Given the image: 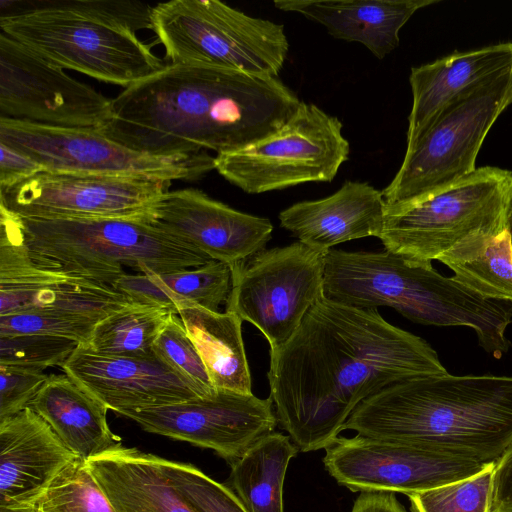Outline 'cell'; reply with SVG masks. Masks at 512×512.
<instances>
[{
  "instance_id": "74e56055",
  "label": "cell",
  "mask_w": 512,
  "mask_h": 512,
  "mask_svg": "<svg viewBox=\"0 0 512 512\" xmlns=\"http://www.w3.org/2000/svg\"><path fill=\"white\" fill-rule=\"evenodd\" d=\"M0 189L12 187L45 169L34 159L0 143Z\"/></svg>"
},
{
  "instance_id": "277c9868",
  "label": "cell",
  "mask_w": 512,
  "mask_h": 512,
  "mask_svg": "<svg viewBox=\"0 0 512 512\" xmlns=\"http://www.w3.org/2000/svg\"><path fill=\"white\" fill-rule=\"evenodd\" d=\"M153 7L130 0H74L0 17L1 33L48 63L124 89L168 63L138 37Z\"/></svg>"
},
{
  "instance_id": "f546056e",
  "label": "cell",
  "mask_w": 512,
  "mask_h": 512,
  "mask_svg": "<svg viewBox=\"0 0 512 512\" xmlns=\"http://www.w3.org/2000/svg\"><path fill=\"white\" fill-rule=\"evenodd\" d=\"M459 283L492 300L512 303V239L509 229L464 257L444 263Z\"/></svg>"
},
{
  "instance_id": "52a82bcc",
  "label": "cell",
  "mask_w": 512,
  "mask_h": 512,
  "mask_svg": "<svg viewBox=\"0 0 512 512\" xmlns=\"http://www.w3.org/2000/svg\"><path fill=\"white\" fill-rule=\"evenodd\" d=\"M512 104V64L467 89L407 145L403 162L382 191L386 204L405 202L473 173L491 127Z\"/></svg>"
},
{
  "instance_id": "83f0119b",
  "label": "cell",
  "mask_w": 512,
  "mask_h": 512,
  "mask_svg": "<svg viewBox=\"0 0 512 512\" xmlns=\"http://www.w3.org/2000/svg\"><path fill=\"white\" fill-rule=\"evenodd\" d=\"M297 451L289 436L271 432L231 464L228 487L248 512H284V479Z\"/></svg>"
},
{
  "instance_id": "cb8c5ba5",
  "label": "cell",
  "mask_w": 512,
  "mask_h": 512,
  "mask_svg": "<svg viewBox=\"0 0 512 512\" xmlns=\"http://www.w3.org/2000/svg\"><path fill=\"white\" fill-rule=\"evenodd\" d=\"M87 462L116 512H196L169 482L156 455L120 443Z\"/></svg>"
},
{
  "instance_id": "7402d4cb",
  "label": "cell",
  "mask_w": 512,
  "mask_h": 512,
  "mask_svg": "<svg viewBox=\"0 0 512 512\" xmlns=\"http://www.w3.org/2000/svg\"><path fill=\"white\" fill-rule=\"evenodd\" d=\"M438 0H278L277 9L323 25L336 39L359 42L383 59L399 44V32L419 9Z\"/></svg>"
},
{
  "instance_id": "4316f807",
  "label": "cell",
  "mask_w": 512,
  "mask_h": 512,
  "mask_svg": "<svg viewBox=\"0 0 512 512\" xmlns=\"http://www.w3.org/2000/svg\"><path fill=\"white\" fill-rule=\"evenodd\" d=\"M230 265L210 260L200 266L161 273H126L113 288L135 302L162 307L177 314V304L188 302L213 312L226 304L231 290Z\"/></svg>"
},
{
  "instance_id": "4fadbf2b",
  "label": "cell",
  "mask_w": 512,
  "mask_h": 512,
  "mask_svg": "<svg viewBox=\"0 0 512 512\" xmlns=\"http://www.w3.org/2000/svg\"><path fill=\"white\" fill-rule=\"evenodd\" d=\"M171 183L143 176L41 171L0 189V206L33 219L146 220Z\"/></svg>"
},
{
  "instance_id": "484cf974",
  "label": "cell",
  "mask_w": 512,
  "mask_h": 512,
  "mask_svg": "<svg viewBox=\"0 0 512 512\" xmlns=\"http://www.w3.org/2000/svg\"><path fill=\"white\" fill-rule=\"evenodd\" d=\"M176 308L214 388L251 394V375L241 329L243 320L233 312H213L188 302H181Z\"/></svg>"
},
{
  "instance_id": "5bb4252c",
  "label": "cell",
  "mask_w": 512,
  "mask_h": 512,
  "mask_svg": "<svg viewBox=\"0 0 512 512\" xmlns=\"http://www.w3.org/2000/svg\"><path fill=\"white\" fill-rule=\"evenodd\" d=\"M325 450L326 470L353 492L409 495L475 476L495 463L359 434L338 437Z\"/></svg>"
},
{
  "instance_id": "e575fe53",
  "label": "cell",
  "mask_w": 512,
  "mask_h": 512,
  "mask_svg": "<svg viewBox=\"0 0 512 512\" xmlns=\"http://www.w3.org/2000/svg\"><path fill=\"white\" fill-rule=\"evenodd\" d=\"M79 346L74 340L45 334L0 337V364L32 368L61 367Z\"/></svg>"
},
{
  "instance_id": "3957f363",
  "label": "cell",
  "mask_w": 512,
  "mask_h": 512,
  "mask_svg": "<svg viewBox=\"0 0 512 512\" xmlns=\"http://www.w3.org/2000/svg\"><path fill=\"white\" fill-rule=\"evenodd\" d=\"M346 429L495 462L512 443V377L447 372L395 382L363 400Z\"/></svg>"
},
{
  "instance_id": "ac0fdd59",
  "label": "cell",
  "mask_w": 512,
  "mask_h": 512,
  "mask_svg": "<svg viewBox=\"0 0 512 512\" xmlns=\"http://www.w3.org/2000/svg\"><path fill=\"white\" fill-rule=\"evenodd\" d=\"M134 303L110 285L42 269L21 245L0 236V316L41 312L103 320Z\"/></svg>"
},
{
  "instance_id": "8fae6325",
  "label": "cell",
  "mask_w": 512,
  "mask_h": 512,
  "mask_svg": "<svg viewBox=\"0 0 512 512\" xmlns=\"http://www.w3.org/2000/svg\"><path fill=\"white\" fill-rule=\"evenodd\" d=\"M231 268L225 311L252 323L274 351L324 296V254L300 241L263 249Z\"/></svg>"
},
{
  "instance_id": "9c48e42d",
  "label": "cell",
  "mask_w": 512,
  "mask_h": 512,
  "mask_svg": "<svg viewBox=\"0 0 512 512\" xmlns=\"http://www.w3.org/2000/svg\"><path fill=\"white\" fill-rule=\"evenodd\" d=\"M323 294L359 309L388 306L415 323L435 326L457 325L467 304L466 289L453 277L387 250L327 251Z\"/></svg>"
},
{
  "instance_id": "d4e9b609",
  "label": "cell",
  "mask_w": 512,
  "mask_h": 512,
  "mask_svg": "<svg viewBox=\"0 0 512 512\" xmlns=\"http://www.w3.org/2000/svg\"><path fill=\"white\" fill-rule=\"evenodd\" d=\"M28 407L82 459L88 460L121 443L107 423L109 409L66 373L50 374Z\"/></svg>"
},
{
  "instance_id": "ffe728a7",
  "label": "cell",
  "mask_w": 512,
  "mask_h": 512,
  "mask_svg": "<svg viewBox=\"0 0 512 512\" xmlns=\"http://www.w3.org/2000/svg\"><path fill=\"white\" fill-rule=\"evenodd\" d=\"M76 456L29 407L0 421V506L34 505Z\"/></svg>"
},
{
  "instance_id": "8992f818",
  "label": "cell",
  "mask_w": 512,
  "mask_h": 512,
  "mask_svg": "<svg viewBox=\"0 0 512 512\" xmlns=\"http://www.w3.org/2000/svg\"><path fill=\"white\" fill-rule=\"evenodd\" d=\"M511 208L512 172L484 166L429 194L386 204L377 238L389 252L431 263L508 230Z\"/></svg>"
},
{
  "instance_id": "b9f144b4",
  "label": "cell",
  "mask_w": 512,
  "mask_h": 512,
  "mask_svg": "<svg viewBox=\"0 0 512 512\" xmlns=\"http://www.w3.org/2000/svg\"><path fill=\"white\" fill-rule=\"evenodd\" d=\"M509 232L511 234V239H512V208H511V214H510V220H509Z\"/></svg>"
},
{
  "instance_id": "603a6c76",
  "label": "cell",
  "mask_w": 512,
  "mask_h": 512,
  "mask_svg": "<svg viewBox=\"0 0 512 512\" xmlns=\"http://www.w3.org/2000/svg\"><path fill=\"white\" fill-rule=\"evenodd\" d=\"M512 64V42L457 52L411 69L413 102L408 117L407 145L423 132L452 99Z\"/></svg>"
},
{
  "instance_id": "d6a6232c",
  "label": "cell",
  "mask_w": 512,
  "mask_h": 512,
  "mask_svg": "<svg viewBox=\"0 0 512 512\" xmlns=\"http://www.w3.org/2000/svg\"><path fill=\"white\" fill-rule=\"evenodd\" d=\"M159 464L172 486L196 512H248L236 494L192 464L159 457Z\"/></svg>"
},
{
  "instance_id": "e0dca14e",
  "label": "cell",
  "mask_w": 512,
  "mask_h": 512,
  "mask_svg": "<svg viewBox=\"0 0 512 512\" xmlns=\"http://www.w3.org/2000/svg\"><path fill=\"white\" fill-rule=\"evenodd\" d=\"M207 255L232 265L265 249L273 225L195 188L167 191L145 220Z\"/></svg>"
},
{
  "instance_id": "7c38bea8",
  "label": "cell",
  "mask_w": 512,
  "mask_h": 512,
  "mask_svg": "<svg viewBox=\"0 0 512 512\" xmlns=\"http://www.w3.org/2000/svg\"><path fill=\"white\" fill-rule=\"evenodd\" d=\"M0 143L38 162L45 171L132 175L194 181L215 169L206 151L151 155L127 147L99 130L39 124L0 117Z\"/></svg>"
},
{
  "instance_id": "9a60e30c",
  "label": "cell",
  "mask_w": 512,
  "mask_h": 512,
  "mask_svg": "<svg viewBox=\"0 0 512 512\" xmlns=\"http://www.w3.org/2000/svg\"><path fill=\"white\" fill-rule=\"evenodd\" d=\"M0 117L101 131L112 99L1 33Z\"/></svg>"
},
{
  "instance_id": "ba28073f",
  "label": "cell",
  "mask_w": 512,
  "mask_h": 512,
  "mask_svg": "<svg viewBox=\"0 0 512 512\" xmlns=\"http://www.w3.org/2000/svg\"><path fill=\"white\" fill-rule=\"evenodd\" d=\"M152 25L170 64L219 65L278 77L289 49L282 24L217 0L158 3Z\"/></svg>"
},
{
  "instance_id": "4dcf8cb0",
  "label": "cell",
  "mask_w": 512,
  "mask_h": 512,
  "mask_svg": "<svg viewBox=\"0 0 512 512\" xmlns=\"http://www.w3.org/2000/svg\"><path fill=\"white\" fill-rule=\"evenodd\" d=\"M38 512H116L87 460L76 457L34 504Z\"/></svg>"
},
{
  "instance_id": "1f68e13d",
  "label": "cell",
  "mask_w": 512,
  "mask_h": 512,
  "mask_svg": "<svg viewBox=\"0 0 512 512\" xmlns=\"http://www.w3.org/2000/svg\"><path fill=\"white\" fill-rule=\"evenodd\" d=\"M494 465L475 476L407 495L413 512H490Z\"/></svg>"
},
{
  "instance_id": "f1b7e54d",
  "label": "cell",
  "mask_w": 512,
  "mask_h": 512,
  "mask_svg": "<svg viewBox=\"0 0 512 512\" xmlns=\"http://www.w3.org/2000/svg\"><path fill=\"white\" fill-rule=\"evenodd\" d=\"M172 313L162 307L134 303L101 320L87 347L102 355L151 356L153 345Z\"/></svg>"
},
{
  "instance_id": "30bf717a",
  "label": "cell",
  "mask_w": 512,
  "mask_h": 512,
  "mask_svg": "<svg viewBox=\"0 0 512 512\" xmlns=\"http://www.w3.org/2000/svg\"><path fill=\"white\" fill-rule=\"evenodd\" d=\"M349 152L341 121L315 104L301 101L275 133L217 154L215 169L244 192L259 194L307 182H331Z\"/></svg>"
},
{
  "instance_id": "60d3db41",
  "label": "cell",
  "mask_w": 512,
  "mask_h": 512,
  "mask_svg": "<svg viewBox=\"0 0 512 512\" xmlns=\"http://www.w3.org/2000/svg\"><path fill=\"white\" fill-rule=\"evenodd\" d=\"M0 512H38L34 505L29 506H0Z\"/></svg>"
},
{
  "instance_id": "8d00e7d4",
  "label": "cell",
  "mask_w": 512,
  "mask_h": 512,
  "mask_svg": "<svg viewBox=\"0 0 512 512\" xmlns=\"http://www.w3.org/2000/svg\"><path fill=\"white\" fill-rule=\"evenodd\" d=\"M49 375L42 370L0 364V421L27 408Z\"/></svg>"
},
{
  "instance_id": "f35d334b",
  "label": "cell",
  "mask_w": 512,
  "mask_h": 512,
  "mask_svg": "<svg viewBox=\"0 0 512 512\" xmlns=\"http://www.w3.org/2000/svg\"><path fill=\"white\" fill-rule=\"evenodd\" d=\"M490 512H512V443L495 461Z\"/></svg>"
},
{
  "instance_id": "6da1fadb",
  "label": "cell",
  "mask_w": 512,
  "mask_h": 512,
  "mask_svg": "<svg viewBox=\"0 0 512 512\" xmlns=\"http://www.w3.org/2000/svg\"><path fill=\"white\" fill-rule=\"evenodd\" d=\"M422 338L388 323L377 309L322 297L289 340L270 351L276 417L301 452L326 449L354 409L386 386L445 374Z\"/></svg>"
},
{
  "instance_id": "5b68a950",
  "label": "cell",
  "mask_w": 512,
  "mask_h": 512,
  "mask_svg": "<svg viewBox=\"0 0 512 512\" xmlns=\"http://www.w3.org/2000/svg\"><path fill=\"white\" fill-rule=\"evenodd\" d=\"M0 236L21 245L42 269L110 286L125 267L161 273L212 260L142 219H33L0 206Z\"/></svg>"
},
{
  "instance_id": "44dd1931",
  "label": "cell",
  "mask_w": 512,
  "mask_h": 512,
  "mask_svg": "<svg viewBox=\"0 0 512 512\" xmlns=\"http://www.w3.org/2000/svg\"><path fill=\"white\" fill-rule=\"evenodd\" d=\"M385 207L382 191L366 182L346 181L328 197L284 209L279 220L301 243L325 254L346 241L378 237Z\"/></svg>"
},
{
  "instance_id": "d590c367",
  "label": "cell",
  "mask_w": 512,
  "mask_h": 512,
  "mask_svg": "<svg viewBox=\"0 0 512 512\" xmlns=\"http://www.w3.org/2000/svg\"><path fill=\"white\" fill-rule=\"evenodd\" d=\"M100 319L67 314L41 312L0 316V337L45 334L76 341L87 346Z\"/></svg>"
},
{
  "instance_id": "836d02e7",
  "label": "cell",
  "mask_w": 512,
  "mask_h": 512,
  "mask_svg": "<svg viewBox=\"0 0 512 512\" xmlns=\"http://www.w3.org/2000/svg\"><path fill=\"white\" fill-rule=\"evenodd\" d=\"M153 352L182 376L199 396H209L216 391L178 314H171L153 345Z\"/></svg>"
},
{
  "instance_id": "2e32d148",
  "label": "cell",
  "mask_w": 512,
  "mask_h": 512,
  "mask_svg": "<svg viewBox=\"0 0 512 512\" xmlns=\"http://www.w3.org/2000/svg\"><path fill=\"white\" fill-rule=\"evenodd\" d=\"M145 431L214 450L233 464L278 423L271 397L216 390L180 403L117 413Z\"/></svg>"
},
{
  "instance_id": "d6986e66",
  "label": "cell",
  "mask_w": 512,
  "mask_h": 512,
  "mask_svg": "<svg viewBox=\"0 0 512 512\" xmlns=\"http://www.w3.org/2000/svg\"><path fill=\"white\" fill-rule=\"evenodd\" d=\"M61 369L115 413L201 397L155 353L147 357L110 356L79 345Z\"/></svg>"
},
{
  "instance_id": "7a4b0ae2",
  "label": "cell",
  "mask_w": 512,
  "mask_h": 512,
  "mask_svg": "<svg viewBox=\"0 0 512 512\" xmlns=\"http://www.w3.org/2000/svg\"><path fill=\"white\" fill-rule=\"evenodd\" d=\"M300 103L278 77L169 63L112 99L111 120L100 132L151 155L219 154L275 133Z\"/></svg>"
},
{
  "instance_id": "ab89813d",
  "label": "cell",
  "mask_w": 512,
  "mask_h": 512,
  "mask_svg": "<svg viewBox=\"0 0 512 512\" xmlns=\"http://www.w3.org/2000/svg\"><path fill=\"white\" fill-rule=\"evenodd\" d=\"M351 512H407L394 492H361Z\"/></svg>"
}]
</instances>
